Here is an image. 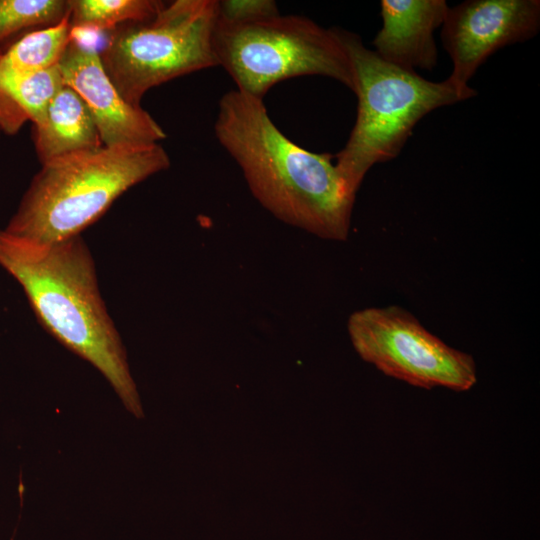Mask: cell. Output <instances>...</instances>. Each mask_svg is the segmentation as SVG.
Segmentation results:
<instances>
[{"label": "cell", "mask_w": 540, "mask_h": 540, "mask_svg": "<svg viewBox=\"0 0 540 540\" xmlns=\"http://www.w3.org/2000/svg\"><path fill=\"white\" fill-rule=\"evenodd\" d=\"M214 132L271 214L323 239H347L355 197L346 190L334 156L294 143L273 123L263 99L237 89L220 99Z\"/></svg>", "instance_id": "1"}, {"label": "cell", "mask_w": 540, "mask_h": 540, "mask_svg": "<svg viewBox=\"0 0 540 540\" xmlns=\"http://www.w3.org/2000/svg\"><path fill=\"white\" fill-rule=\"evenodd\" d=\"M0 267L22 288L41 326L93 365L135 417L143 411L120 334L81 235L40 243L0 228Z\"/></svg>", "instance_id": "2"}, {"label": "cell", "mask_w": 540, "mask_h": 540, "mask_svg": "<svg viewBox=\"0 0 540 540\" xmlns=\"http://www.w3.org/2000/svg\"><path fill=\"white\" fill-rule=\"evenodd\" d=\"M169 166L159 143L103 146L51 160L41 164L4 229L40 243L81 235L122 194Z\"/></svg>", "instance_id": "3"}, {"label": "cell", "mask_w": 540, "mask_h": 540, "mask_svg": "<svg viewBox=\"0 0 540 540\" xmlns=\"http://www.w3.org/2000/svg\"><path fill=\"white\" fill-rule=\"evenodd\" d=\"M335 28L351 62L358 106L354 127L334 163L346 190L355 197L369 169L398 156L425 115L474 97L477 91L448 79H424L383 60L359 35Z\"/></svg>", "instance_id": "4"}, {"label": "cell", "mask_w": 540, "mask_h": 540, "mask_svg": "<svg viewBox=\"0 0 540 540\" xmlns=\"http://www.w3.org/2000/svg\"><path fill=\"white\" fill-rule=\"evenodd\" d=\"M213 48L218 66L237 90L263 99L275 84L318 75L354 91L349 56L335 27L324 28L297 15L230 23L217 20Z\"/></svg>", "instance_id": "5"}, {"label": "cell", "mask_w": 540, "mask_h": 540, "mask_svg": "<svg viewBox=\"0 0 540 540\" xmlns=\"http://www.w3.org/2000/svg\"><path fill=\"white\" fill-rule=\"evenodd\" d=\"M217 0H175L147 20L109 32L98 51L108 77L130 104L175 78L218 66L213 36Z\"/></svg>", "instance_id": "6"}, {"label": "cell", "mask_w": 540, "mask_h": 540, "mask_svg": "<svg viewBox=\"0 0 540 540\" xmlns=\"http://www.w3.org/2000/svg\"><path fill=\"white\" fill-rule=\"evenodd\" d=\"M347 329L359 356L387 376L419 388L456 392L477 382L471 355L447 345L401 307L357 310Z\"/></svg>", "instance_id": "7"}, {"label": "cell", "mask_w": 540, "mask_h": 540, "mask_svg": "<svg viewBox=\"0 0 540 540\" xmlns=\"http://www.w3.org/2000/svg\"><path fill=\"white\" fill-rule=\"evenodd\" d=\"M539 28V0H467L449 7L441 32L453 63L447 79L460 88L468 87L490 55L534 37Z\"/></svg>", "instance_id": "8"}, {"label": "cell", "mask_w": 540, "mask_h": 540, "mask_svg": "<svg viewBox=\"0 0 540 540\" xmlns=\"http://www.w3.org/2000/svg\"><path fill=\"white\" fill-rule=\"evenodd\" d=\"M63 82L87 105L105 147L158 144L166 133L142 106L127 102L102 65L98 50L73 33L60 62Z\"/></svg>", "instance_id": "9"}, {"label": "cell", "mask_w": 540, "mask_h": 540, "mask_svg": "<svg viewBox=\"0 0 540 540\" xmlns=\"http://www.w3.org/2000/svg\"><path fill=\"white\" fill-rule=\"evenodd\" d=\"M382 27L373 40L375 52L385 61L415 71H432L437 65L434 32L448 11L445 0H382Z\"/></svg>", "instance_id": "10"}, {"label": "cell", "mask_w": 540, "mask_h": 540, "mask_svg": "<svg viewBox=\"0 0 540 540\" xmlns=\"http://www.w3.org/2000/svg\"><path fill=\"white\" fill-rule=\"evenodd\" d=\"M35 152L41 164L103 147L95 121L82 98L65 83L33 124Z\"/></svg>", "instance_id": "11"}, {"label": "cell", "mask_w": 540, "mask_h": 540, "mask_svg": "<svg viewBox=\"0 0 540 540\" xmlns=\"http://www.w3.org/2000/svg\"><path fill=\"white\" fill-rule=\"evenodd\" d=\"M63 84L59 66L26 75L0 73V130L14 135L25 122L36 123Z\"/></svg>", "instance_id": "12"}, {"label": "cell", "mask_w": 540, "mask_h": 540, "mask_svg": "<svg viewBox=\"0 0 540 540\" xmlns=\"http://www.w3.org/2000/svg\"><path fill=\"white\" fill-rule=\"evenodd\" d=\"M72 37L69 17L30 31L0 50V73L26 75L58 66Z\"/></svg>", "instance_id": "13"}, {"label": "cell", "mask_w": 540, "mask_h": 540, "mask_svg": "<svg viewBox=\"0 0 540 540\" xmlns=\"http://www.w3.org/2000/svg\"><path fill=\"white\" fill-rule=\"evenodd\" d=\"M73 32L112 31L130 22L155 16L165 2L159 0H70Z\"/></svg>", "instance_id": "14"}, {"label": "cell", "mask_w": 540, "mask_h": 540, "mask_svg": "<svg viewBox=\"0 0 540 540\" xmlns=\"http://www.w3.org/2000/svg\"><path fill=\"white\" fill-rule=\"evenodd\" d=\"M70 10V0H0V50L16 36L60 23Z\"/></svg>", "instance_id": "15"}, {"label": "cell", "mask_w": 540, "mask_h": 540, "mask_svg": "<svg viewBox=\"0 0 540 540\" xmlns=\"http://www.w3.org/2000/svg\"><path fill=\"white\" fill-rule=\"evenodd\" d=\"M272 0H223L218 1V19L230 23H243L279 15Z\"/></svg>", "instance_id": "16"}, {"label": "cell", "mask_w": 540, "mask_h": 540, "mask_svg": "<svg viewBox=\"0 0 540 540\" xmlns=\"http://www.w3.org/2000/svg\"><path fill=\"white\" fill-rule=\"evenodd\" d=\"M0 132H1V130H0Z\"/></svg>", "instance_id": "17"}]
</instances>
